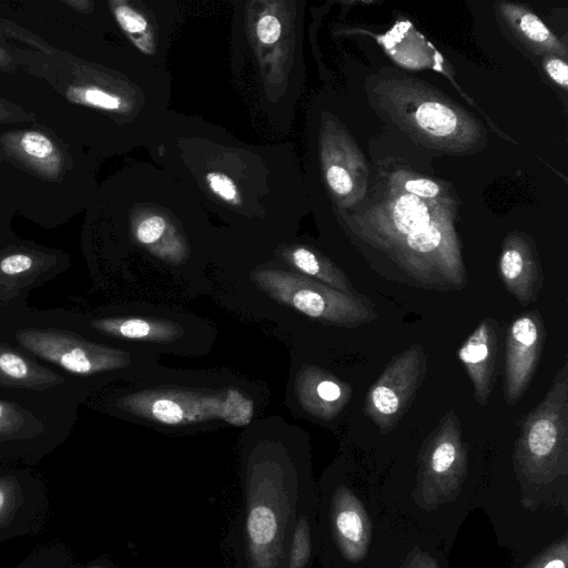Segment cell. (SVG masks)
Returning <instances> with one entry per match:
<instances>
[{
    "label": "cell",
    "mask_w": 568,
    "mask_h": 568,
    "mask_svg": "<svg viewBox=\"0 0 568 568\" xmlns=\"http://www.w3.org/2000/svg\"><path fill=\"white\" fill-rule=\"evenodd\" d=\"M149 143L199 204L215 214V231L267 247L297 236L288 153L242 143L227 132L168 115Z\"/></svg>",
    "instance_id": "obj_1"
},
{
    "label": "cell",
    "mask_w": 568,
    "mask_h": 568,
    "mask_svg": "<svg viewBox=\"0 0 568 568\" xmlns=\"http://www.w3.org/2000/svg\"><path fill=\"white\" fill-rule=\"evenodd\" d=\"M206 284L205 295L215 303L301 354H311L315 328L355 327L377 317L365 296L302 276L264 246L224 234L214 239Z\"/></svg>",
    "instance_id": "obj_2"
},
{
    "label": "cell",
    "mask_w": 568,
    "mask_h": 568,
    "mask_svg": "<svg viewBox=\"0 0 568 568\" xmlns=\"http://www.w3.org/2000/svg\"><path fill=\"white\" fill-rule=\"evenodd\" d=\"M456 203L420 199L390 186L382 200L343 215L353 243L383 277L422 290L467 285Z\"/></svg>",
    "instance_id": "obj_3"
},
{
    "label": "cell",
    "mask_w": 568,
    "mask_h": 568,
    "mask_svg": "<svg viewBox=\"0 0 568 568\" xmlns=\"http://www.w3.org/2000/svg\"><path fill=\"white\" fill-rule=\"evenodd\" d=\"M268 385L227 368L179 369L165 366L129 382L111 397L114 413L170 435L244 428L262 417Z\"/></svg>",
    "instance_id": "obj_4"
},
{
    "label": "cell",
    "mask_w": 568,
    "mask_h": 568,
    "mask_svg": "<svg viewBox=\"0 0 568 568\" xmlns=\"http://www.w3.org/2000/svg\"><path fill=\"white\" fill-rule=\"evenodd\" d=\"M301 430L278 416L244 427L242 568H287L300 511Z\"/></svg>",
    "instance_id": "obj_5"
},
{
    "label": "cell",
    "mask_w": 568,
    "mask_h": 568,
    "mask_svg": "<svg viewBox=\"0 0 568 568\" xmlns=\"http://www.w3.org/2000/svg\"><path fill=\"white\" fill-rule=\"evenodd\" d=\"M90 326L118 347L185 357L207 354L219 335L211 320L180 305L140 301L93 318Z\"/></svg>",
    "instance_id": "obj_6"
},
{
    "label": "cell",
    "mask_w": 568,
    "mask_h": 568,
    "mask_svg": "<svg viewBox=\"0 0 568 568\" xmlns=\"http://www.w3.org/2000/svg\"><path fill=\"white\" fill-rule=\"evenodd\" d=\"M375 93L379 108L428 148L463 153L485 142V131L473 114L413 79L383 82Z\"/></svg>",
    "instance_id": "obj_7"
},
{
    "label": "cell",
    "mask_w": 568,
    "mask_h": 568,
    "mask_svg": "<svg viewBox=\"0 0 568 568\" xmlns=\"http://www.w3.org/2000/svg\"><path fill=\"white\" fill-rule=\"evenodd\" d=\"M17 338L37 356L77 375H105L132 382L165 367L158 354L85 341L57 331L24 329L17 333Z\"/></svg>",
    "instance_id": "obj_8"
},
{
    "label": "cell",
    "mask_w": 568,
    "mask_h": 568,
    "mask_svg": "<svg viewBox=\"0 0 568 568\" xmlns=\"http://www.w3.org/2000/svg\"><path fill=\"white\" fill-rule=\"evenodd\" d=\"M559 368L542 400L520 422L514 459L530 480L549 481L567 471L568 368Z\"/></svg>",
    "instance_id": "obj_9"
},
{
    "label": "cell",
    "mask_w": 568,
    "mask_h": 568,
    "mask_svg": "<svg viewBox=\"0 0 568 568\" xmlns=\"http://www.w3.org/2000/svg\"><path fill=\"white\" fill-rule=\"evenodd\" d=\"M467 448L460 422L448 410L424 440L419 452L418 489L427 506H437L454 498L464 483Z\"/></svg>",
    "instance_id": "obj_10"
},
{
    "label": "cell",
    "mask_w": 568,
    "mask_h": 568,
    "mask_svg": "<svg viewBox=\"0 0 568 568\" xmlns=\"http://www.w3.org/2000/svg\"><path fill=\"white\" fill-rule=\"evenodd\" d=\"M352 386L310 355L290 351L285 405L314 423L334 422L348 405Z\"/></svg>",
    "instance_id": "obj_11"
},
{
    "label": "cell",
    "mask_w": 568,
    "mask_h": 568,
    "mask_svg": "<svg viewBox=\"0 0 568 568\" xmlns=\"http://www.w3.org/2000/svg\"><path fill=\"white\" fill-rule=\"evenodd\" d=\"M427 371V355L415 343L392 357L366 393L363 413L382 434L389 433L410 407Z\"/></svg>",
    "instance_id": "obj_12"
},
{
    "label": "cell",
    "mask_w": 568,
    "mask_h": 568,
    "mask_svg": "<svg viewBox=\"0 0 568 568\" xmlns=\"http://www.w3.org/2000/svg\"><path fill=\"white\" fill-rule=\"evenodd\" d=\"M545 325L537 312H527L510 324L506 337L504 397L515 405L525 394L539 362Z\"/></svg>",
    "instance_id": "obj_13"
},
{
    "label": "cell",
    "mask_w": 568,
    "mask_h": 568,
    "mask_svg": "<svg viewBox=\"0 0 568 568\" xmlns=\"http://www.w3.org/2000/svg\"><path fill=\"white\" fill-rule=\"evenodd\" d=\"M321 161L329 194L342 206H351L366 190L365 162L346 134L327 129L321 142Z\"/></svg>",
    "instance_id": "obj_14"
},
{
    "label": "cell",
    "mask_w": 568,
    "mask_h": 568,
    "mask_svg": "<svg viewBox=\"0 0 568 568\" xmlns=\"http://www.w3.org/2000/svg\"><path fill=\"white\" fill-rule=\"evenodd\" d=\"M329 520L332 534L339 552L351 562H358L367 555L372 527L363 504L344 485L332 496Z\"/></svg>",
    "instance_id": "obj_15"
},
{
    "label": "cell",
    "mask_w": 568,
    "mask_h": 568,
    "mask_svg": "<svg viewBox=\"0 0 568 568\" xmlns=\"http://www.w3.org/2000/svg\"><path fill=\"white\" fill-rule=\"evenodd\" d=\"M266 254L284 267L352 296L361 294L344 271L314 244L294 239L275 247H264Z\"/></svg>",
    "instance_id": "obj_16"
},
{
    "label": "cell",
    "mask_w": 568,
    "mask_h": 568,
    "mask_svg": "<svg viewBox=\"0 0 568 568\" xmlns=\"http://www.w3.org/2000/svg\"><path fill=\"white\" fill-rule=\"evenodd\" d=\"M498 270L504 286L523 306L536 301L544 275L535 246L525 236L510 233L505 237Z\"/></svg>",
    "instance_id": "obj_17"
},
{
    "label": "cell",
    "mask_w": 568,
    "mask_h": 568,
    "mask_svg": "<svg viewBox=\"0 0 568 568\" xmlns=\"http://www.w3.org/2000/svg\"><path fill=\"white\" fill-rule=\"evenodd\" d=\"M497 347L496 322L485 317L458 349V358L473 384L475 399L480 406L488 403L493 390Z\"/></svg>",
    "instance_id": "obj_18"
},
{
    "label": "cell",
    "mask_w": 568,
    "mask_h": 568,
    "mask_svg": "<svg viewBox=\"0 0 568 568\" xmlns=\"http://www.w3.org/2000/svg\"><path fill=\"white\" fill-rule=\"evenodd\" d=\"M6 152L37 175L57 180L62 175L64 159L55 143L33 130L6 132L0 136Z\"/></svg>",
    "instance_id": "obj_19"
},
{
    "label": "cell",
    "mask_w": 568,
    "mask_h": 568,
    "mask_svg": "<svg viewBox=\"0 0 568 568\" xmlns=\"http://www.w3.org/2000/svg\"><path fill=\"white\" fill-rule=\"evenodd\" d=\"M36 497L14 477H0V541L24 531L36 519Z\"/></svg>",
    "instance_id": "obj_20"
},
{
    "label": "cell",
    "mask_w": 568,
    "mask_h": 568,
    "mask_svg": "<svg viewBox=\"0 0 568 568\" xmlns=\"http://www.w3.org/2000/svg\"><path fill=\"white\" fill-rule=\"evenodd\" d=\"M109 6L123 32L143 54L154 55L156 45L162 44V29L153 23L150 10L138 8V2L110 1ZM164 45V44H163Z\"/></svg>",
    "instance_id": "obj_21"
},
{
    "label": "cell",
    "mask_w": 568,
    "mask_h": 568,
    "mask_svg": "<svg viewBox=\"0 0 568 568\" xmlns=\"http://www.w3.org/2000/svg\"><path fill=\"white\" fill-rule=\"evenodd\" d=\"M518 11L515 18H511V23L516 26L517 32L528 43H534L545 50H560L557 40L536 14L525 10Z\"/></svg>",
    "instance_id": "obj_22"
},
{
    "label": "cell",
    "mask_w": 568,
    "mask_h": 568,
    "mask_svg": "<svg viewBox=\"0 0 568 568\" xmlns=\"http://www.w3.org/2000/svg\"><path fill=\"white\" fill-rule=\"evenodd\" d=\"M34 365L11 349L0 348V377L11 384H36L37 371Z\"/></svg>",
    "instance_id": "obj_23"
},
{
    "label": "cell",
    "mask_w": 568,
    "mask_h": 568,
    "mask_svg": "<svg viewBox=\"0 0 568 568\" xmlns=\"http://www.w3.org/2000/svg\"><path fill=\"white\" fill-rule=\"evenodd\" d=\"M312 552L311 524L307 515L298 519L288 549L287 568H306Z\"/></svg>",
    "instance_id": "obj_24"
},
{
    "label": "cell",
    "mask_w": 568,
    "mask_h": 568,
    "mask_svg": "<svg viewBox=\"0 0 568 568\" xmlns=\"http://www.w3.org/2000/svg\"><path fill=\"white\" fill-rule=\"evenodd\" d=\"M568 541L564 537L535 557L525 568H567Z\"/></svg>",
    "instance_id": "obj_25"
},
{
    "label": "cell",
    "mask_w": 568,
    "mask_h": 568,
    "mask_svg": "<svg viewBox=\"0 0 568 568\" xmlns=\"http://www.w3.org/2000/svg\"><path fill=\"white\" fill-rule=\"evenodd\" d=\"M392 187L420 199H436L442 196L440 185L427 178H407L402 183L394 182Z\"/></svg>",
    "instance_id": "obj_26"
},
{
    "label": "cell",
    "mask_w": 568,
    "mask_h": 568,
    "mask_svg": "<svg viewBox=\"0 0 568 568\" xmlns=\"http://www.w3.org/2000/svg\"><path fill=\"white\" fill-rule=\"evenodd\" d=\"M255 33L262 44L273 45L282 36V23L276 16L265 13L258 19Z\"/></svg>",
    "instance_id": "obj_27"
},
{
    "label": "cell",
    "mask_w": 568,
    "mask_h": 568,
    "mask_svg": "<svg viewBox=\"0 0 568 568\" xmlns=\"http://www.w3.org/2000/svg\"><path fill=\"white\" fill-rule=\"evenodd\" d=\"M33 258L23 253L10 254L0 261V271L7 275H17L29 271Z\"/></svg>",
    "instance_id": "obj_28"
},
{
    "label": "cell",
    "mask_w": 568,
    "mask_h": 568,
    "mask_svg": "<svg viewBox=\"0 0 568 568\" xmlns=\"http://www.w3.org/2000/svg\"><path fill=\"white\" fill-rule=\"evenodd\" d=\"M32 118L31 113L19 105L0 99V123L30 121Z\"/></svg>",
    "instance_id": "obj_29"
},
{
    "label": "cell",
    "mask_w": 568,
    "mask_h": 568,
    "mask_svg": "<svg viewBox=\"0 0 568 568\" xmlns=\"http://www.w3.org/2000/svg\"><path fill=\"white\" fill-rule=\"evenodd\" d=\"M545 69L552 81L565 89L567 88L568 67L564 60L559 58H549L545 62Z\"/></svg>",
    "instance_id": "obj_30"
},
{
    "label": "cell",
    "mask_w": 568,
    "mask_h": 568,
    "mask_svg": "<svg viewBox=\"0 0 568 568\" xmlns=\"http://www.w3.org/2000/svg\"><path fill=\"white\" fill-rule=\"evenodd\" d=\"M403 568H439V566L430 555L415 549L407 557Z\"/></svg>",
    "instance_id": "obj_31"
},
{
    "label": "cell",
    "mask_w": 568,
    "mask_h": 568,
    "mask_svg": "<svg viewBox=\"0 0 568 568\" xmlns=\"http://www.w3.org/2000/svg\"><path fill=\"white\" fill-rule=\"evenodd\" d=\"M18 427V415L9 406L0 402V432Z\"/></svg>",
    "instance_id": "obj_32"
},
{
    "label": "cell",
    "mask_w": 568,
    "mask_h": 568,
    "mask_svg": "<svg viewBox=\"0 0 568 568\" xmlns=\"http://www.w3.org/2000/svg\"><path fill=\"white\" fill-rule=\"evenodd\" d=\"M63 3L82 13H89L93 9V2L87 0H64Z\"/></svg>",
    "instance_id": "obj_33"
},
{
    "label": "cell",
    "mask_w": 568,
    "mask_h": 568,
    "mask_svg": "<svg viewBox=\"0 0 568 568\" xmlns=\"http://www.w3.org/2000/svg\"><path fill=\"white\" fill-rule=\"evenodd\" d=\"M12 64L11 57L9 53L0 45V69L9 70Z\"/></svg>",
    "instance_id": "obj_34"
},
{
    "label": "cell",
    "mask_w": 568,
    "mask_h": 568,
    "mask_svg": "<svg viewBox=\"0 0 568 568\" xmlns=\"http://www.w3.org/2000/svg\"><path fill=\"white\" fill-rule=\"evenodd\" d=\"M87 568H106V567H103V566H98V565H93V566H89Z\"/></svg>",
    "instance_id": "obj_35"
}]
</instances>
